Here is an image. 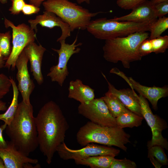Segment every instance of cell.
Here are the masks:
<instances>
[{"label": "cell", "mask_w": 168, "mask_h": 168, "mask_svg": "<svg viewBox=\"0 0 168 168\" xmlns=\"http://www.w3.org/2000/svg\"><path fill=\"white\" fill-rule=\"evenodd\" d=\"M119 75L127 82L132 89L135 90L139 95L148 99L155 110L157 109V103L159 100L168 96V87L166 86L162 87L155 86H147L141 85L131 77L127 78L121 72Z\"/></svg>", "instance_id": "cell-14"}, {"label": "cell", "mask_w": 168, "mask_h": 168, "mask_svg": "<svg viewBox=\"0 0 168 168\" xmlns=\"http://www.w3.org/2000/svg\"><path fill=\"white\" fill-rule=\"evenodd\" d=\"M40 10L39 7H37L32 4L26 3L21 12L25 15H29L37 13Z\"/></svg>", "instance_id": "cell-34"}, {"label": "cell", "mask_w": 168, "mask_h": 168, "mask_svg": "<svg viewBox=\"0 0 168 168\" xmlns=\"http://www.w3.org/2000/svg\"><path fill=\"white\" fill-rule=\"evenodd\" d=\"M116 118L117 126L121 128H132L141 125L143 119L140 116L128 110L124 112Z\"/></svg>", "instance_id": "cell-22"}, {"label": "cell", "mask_w": 168, "mask_h": 168, "mask_svg": "<svg viewBox=\"0 0 168 168\" xmlns=\"http://www.w3.org/2000/svg\"><path fill=\"white\" fill-rule=\"evenodd\" d=\"M146 0H117V5L125 10L132 9Z\"/></svg>", "instance_id": "cell-30"}, {"label": "cell", "mask_w": 168, "mask_h": 168, "mask_svg": "<svg viewBox=\"0 0 168 168\" xmlns=\"http://www.w3.org/2000/svg\"><path fill=\"white\" fill-rule=\"evenodd\" d=\"M12 36L10 31L0 33V54L7 60L12 51L11 45Z\"/></svg>", "instance_id": "cell-25"}, {"label": "cell", "mask_w": 168, "mask_h": 168, "mask_svg": "<svg viewBox=\"0 0 168 168\" xmlns=\"http://www.w3.org/2000/svg\"><path fill=\"white\" fill-rule=\"evenodd\" d=\"M0 168H5L4 162L2 159L0 157Z\"/></svg>", "instance_id": "cell-42"}, {"label": "cell", "mask_w": 168, "mask_h": 168, "mask_svg": "<svg viewBox=\"0 0 168 168\" xmlns=\"http://www.w3.org/2000/svg\"><path fill=\"white\" fill-rule=\"evenodd\" d=\"M6 28L12 30V44L11 53L6 60L4 67L14 70L16 61L25 48L29 43L34 42L36 33L30 26L24 23L16 26L11 21L5 18L4 21Z\"/></svg>", "instance_id": "cell-7"}, {"label": "cell", "mask_w": 168, "mask_h": 168, "mask_svg": "<svg viewBox=\"0 0 168 168\" xmlns=\"http://www.w3.org/2000/svg\"><path fill=\"white\" fill-rule=\"evenodd\" d=\"M68 97L81 104L87 103L94 99V90L89 86L84 84L79 79L71 81L68 88Z\"/></svg>", "instance_id": "cell-19"}, {"label": "cell", "mask_w": 168, "mask_h": 168, "mask_svg": "<svg viewBox=\"0 0 168 168\" xmlns=\"http://www.w3.org/2000/svg\"><path fill=\"white\" fill-rule=\"evenodd\" d=\"M42 4L45 11L54 13L68 24L71 32L77 29L86 30L92 17L103 12H90L68 0H47Z\"/></svg>", "instance_id": "cell-6"}, {"label": "cell", "mask_w": 168, "mask_h": 168, "mask_svg": "<svg viewBox=\"0 0 168 168\" xmlns=\"http://www.w3.org/2000/svg\"><path fill=\"white\" fill-rule=\"evenodd\" d=\"M78 113L91 122L105 126H117L116 118L110 114L103 99H94L89 102L81 104L78 107Z\"/></svg>", "instance_id": "cell-10"}, {"label": "cell", "mask_w": 168, "mask_h": 168, "mask_svg": "<svg viewBox=\"0 0 168 168\" xmlns=\"http://www.w3.org/2000/svg\"><path fill=\"white\" fill-rule=\"evenodd\" d=\"M12 5L9 11L10 14L13 15L19 14L26 4L24 0H11Z\"/></svg>", "instance_id": "cell-32"}, {"label": "cell", "mask_w": 168, "mask_h": 168, "mask_svg": "<svg viewBox=\"0 0 168 168\" xmlns=\"http://www.w3.org/2000/svg\"><path fill=\"white\" fill-rule=\"evenodd\" d=\"M101 98L106 104L110 114L114 118L128 110L117 97L108 91Z\"/></svg>", "instance_id": "cell-23"}, {"label": "cell", "mask_w": 168, "mask_h": 168, "mask_svg": "<svg viewBox=\"0 0 168 168\" xmlns=\"http://www.w3.org/2000/svg\"><path fill=\"white\" fill-rule=\"evenodd\" d=\"M137 166L135 163L129 159L124 158L118 159L114 158L110 168H136Z\"/></svg>", "instance_id": "cell-29"}, {"label": "cell", "mask_w": 168, "mask_h": 168, "mask_svg": "<svg viewBox=\"0 0 168 168\" xmlns=\"http://www.w3.org/2000/svg\"><path fill=\"white\" fill-rule=\"evenodd\" d=\"M149 36L147 31L138 32L105 40L103 47V57L111 63L121 62L124 68H129L131 62L141 60L142 57L139 52V46Z\"/></svg>", "instance_id": "cell-3"}, {"label": "cell", "mask_w": 168, "mask_h": 168, "mask_svg": "<svg viewBox=\"0 0 168 168\" xmlns=\"http://www.w3.org/2000/svg\"><path fill=\"white\" fill-rule=\"evenodd\" d=\"M35 121L38 147L50 164L57 148L64 142L69 124L59 105L52 100L41 108Z\"/></svg>", "instance_id": "cell-1"}, {"label": "cell", "mask_w": 168, "mask_h": 168, "mask_svg": "<svg viewBox=\"0 0 168 168\" xmlns=\"http://www.w3.org/2000/svg\"><path fill=\"white\" fill-rule=\"evenodd\" d=\"M12 88L13 96L12 102L6 112L0 114V120L3 121L4 124L1 127L5 129L7 125H9L12 121L17 110L18 105L19 91L15 80L10 77Z\"/></svg>", "instance_id": "cell-20"}, {"label": "cell", "mask_w": 168, "mask_h": 168, "mask_svg": "<svg viewBox=\"0 0 168 168\" xmlns=\"http://www.w3.org/2000/svg\"><path fill=\"white\" fill-rule=\"evenodd\" d=\"M102 74L108 84V91L117 97L128 110L142 117L138 95L134 90L128 88L117 90L108 81L106 76L102 73Z\"/></svg>", "instance_id": "cell-18"}, {"label": "cell", "mask_w": 168, "mask_h": 168, "mask_svg": "<svg viewBox=\"0 0 168 168\" xmlns=\"http://www.w3.org/2000/svg\"><path fill=\"white\" fill-rule=\"evenodd\" d=\"M153 5H155L160 3L168 1V0H151L150 1Z\"/></svg>", "instance_id": "cell-40"}, {"label": "cell", "mask_w": 168, "mask_h": 168, "mask_svg": "<svg viewBox=\"0 0 168 168\" xmlns=\"http://www.w3.org/2000/svg\"><path fill=\"white\" fill-rule=\"evenodd\" d=\"M47 0H29L30 4H33L35 6L40 7L42 3Z\"/></svg>", "instance_id": "cell-37"}, {"label": "cell", "mask_w": 168, "mask_h": 168, "mask_svg": "<svg viewBox=\"0 0 168 168\" xmlns=\"http://www.w3.org/2000/svg\"><path fill=\"white\" fill-rule=\"evenodd\" d=\"M152 47V52L156 54L165 52L168 48V36H160L155 38L150 39Z\"/></svg>", "instance_id": "cell-26"}, {"label": "cell", "mask_w": 168, "mask_h": 168, "mask_svg": "<svg viewBox=\"0 0 168 168\" xmlns=\"http://www.w3.org/2000/svg\"><path fill=\"white\" fill-rule=\"evenodd\" d=\"M155 157L162 165L168 164V160L163 148L158 145H155L148 148V156Z\"/></svg>", "instance_id": "cell-27"}, {"label": "cell", "mask_w": 168, "mask_h": 168, "mask_svg": "<svg viewBox=\"0 0 168 168\" xmlns=\"http://www.w3.org/2000/svg\"><path fill=\"white\" fill-rule=\"evenodd\" d=\"M148 157L150 159L151 162L156 168H160L162 166L161 163L154 157L149 156Z\"/></svg>", "instance_id": "cell-36"}, {"label": "cell", "mask_w": 168, "mask_h": 168, "mask_svg": "<svg viewBox=\"0 0 168 168\" xmlns=\"http://www.w3.org/2000/svg\"><path fill=\"white\" fill-rule=\"evenodd\" d=\"M7 109L6 103L0 100V111H6Z\"/></svg>", "instance_id": "cell-38"}, {"label": "cell", "mask_w": 168, "mask_h": 168, "mask_svg": "<svg viewBox=\"0 0 168 168\" xmlns=\"http://www.w3.org/2000/svg\"><path fill=\"white\" fill-rule=\"evenodd\" d=\"M156 20L135 22L101 18L91 21L86 29L96 38L105 40L136 32L150 31L151 26Z\"/></svg>", "instance_id": "cell-5"}, {"label": "cell", "mask_w": 168, "mask_h": 168, "mask_svg": "<svg viewBox=\"0 0 168 168\" xmlns=\"http://www.w3.org/2000/svg\"><path fill=\"white\" fill-rule=\"evenodd\" d=\"M157 18L154 5L150 1L146 0L132 9L129 14L113 19L119 21L142 22Z\"/></svg>", "instance_id": "cell-17"}, {"label": "cell", "mask_w": 168, "mask_h": 168, "mask_svg": "<svg viewBox=\"0 0 168 168\" xmlns=\"http://www.w3.org/2000/svg\"><path fill=\"white\" fill-rule=\"evenodd\" d=\"M11 86L10 77L3 73L0 74V100L9 92Z\"/></svg>", "instance_id": "cell-28"}, {"label": "cell", "mask_w": 168, "mask_h": 168, "mask_svg": "<svg viewBox=\"0 0 168 168\" xmlns=\"http://www.w3.org/2000/svg\"><path fill=\"white\" fill-rule=\"evenodd\" d=\"M77 2L79 4H81L83 2H85L88 4L90 3V0H76Z\"/></svg>", "instance_id": "cell-41"}, {"label": "cell", "mask_w": 168, "mask_h": 168, "mask_svg": "<svg viewBox=\"0 0 168 168\" xmlns=\"http://www.w3.org/2000/svg\"><path fill=\"white\" fill-rule=\"evenodd\" d=\"M6 60L0 54V69L4 67Z\"/></svg>", "instance_id": "cell-39"}, {"label": "cell", "mask_w": 168, "mask_h": 168, "mask_svg": "<svg viewBox=\"0 0 168 168\" xmlns=\"http://www.w3.org/2000/svg\"><path fill=\"white\" fill-rule=\"evenodd\" d=\"M157 18L164 16L168 13V1L154 5Z\"/></svg>", "instance_id": "cell-33"}, {"label": "cell", "mask_w": 168, "mask_h": 168, "mask_svg": "<svg viewBox=\"0 0 168 168\" xmlns=\"http://www.w3.org/2000/svg\"><path fill=\"white\" fill-rule=\"evenodd\" d=\"M4 129L1 126L0 127V148H5L7 146V141H6L2 135V131Z\"/></svg>", "instance_id": "cell-35"}, {"label": "cell", "mask_w": 168, "mask_h": 168, "mask_svg": "<svg viewBox=\"0 0 168 168\" xmlns=\"http://www.w3.org/2000/svg\"><path fill=\"white\" fill-rule=\"evenodd\" d=\"M114 157L109 155L92 156L74 160L77 165H85L91 168H110Z\"/></svg>", "instance_id": "cell-21"}, {"label": "cell", "mask_w": 168, "mask_h": 168, "mask_svg": "<svg viewBox=\"0 0 168 168\" xmlns=\"http://www.w3.org/2000/svg\"></svg>", "instance_id": "cell-44"}, {"label": "cell", "mask_w": 168, "mask_h": 168, "mask_svg": "<svg viewBox=\"0 0 168 168\" xmlns=\"http://www.w3.org/2000/svg\"><path fill=\"white\" fill-rule=\"evenodd\" d=\"M7 146L0 148V157L3 160L5 168H24L25 164H36L37 159L29 157L18 150L11 141H7Z\"/></svg>", "instance_id": "cell-15"}, {"label": "cell", "mask_w": 168, "mask_h": 168, "mask_svg": "<svg viewBox=\"0 0 168 168\" xmlns=\"http://www.w3.org/2000/svg\"><path fill=\"white\" fill-rule=\"evenodd\" d=\"M84 147L79 149H72L68 148L64 142L58 147L56 152L60 157L63 160H75L100 155H109L114 157L120 152L118 149L110 146L96 144L94 143H89Z\"/></svg>", "instance_id": "cell-9"}, {"label": "cell", "mask_w": 168, "mask_h": 168, "mask_svg": "<svg viewBox=\"0 0 168 168\" xmlns=\"http://www.w3.org/2000/svg\"><path fill=\"white\" fill-rule=\"evenodd\" d=\"M130 135L117 126H100L88 121L81 127L76 134V139L81 146L91 143L108 146L118 147L126 152L125 145L130 142Z\"/></svg>", "instance_id": "cell-4"}, {"label": "cell", "mask_w": 168, "mask_h": 168, "mask_svg": "<svg viewBox=\"0 0 168 168\" xmlns=\"http://www.w3.org/2000/svg\"><path fill=\"white\" fill-rule=\"evenodd\" d=\"M6 133L17 149L26 156L38 147L37 133L31 103L18 104L13 119L7 126Z\"/></svg>", "instance_id": "cell-2"}, {"label": "cell", "mask_w": 168, "mask_h": 168, "mask_svg": "<svg viewBox=\"0 0 168 168\" xmlns=\"http://www.w3.org/2000/svg\"><path fill=\"white\" fill-rule=\"evenodd\" d=\"M30 64V70L34 79L39 85L44 82L41 71L42 60L46 49L40 44L34 42L29 43L24 49Z\"/></svg>", "instance_id": "cell-16"}, {"label": "cell", "mask_w": 168, "mask_h": 168, "mask_svg": "<svg viewBox=\"0 0 168 168\" xmlns=\"http://www.w3.org/2000/svg\"><path fill=\"white\" fill-rule=\"evenodd\" d=\"M28 22L30 27L36 33L37 31V26L38 24L40 25L43 27L50 29L55 27H59L61 30L62 33L60 37L58 39L57 42L65 40L67 38L70 36L71 31L68 24L51 12L45 11L42 14L37 16L34 19L29 20Z\"/></svg>", "instance_id": "cell-13"}, {"label": "cell", "mask_w": 168, "mask_h": 168, "mask_svg": "<svg viewBox=\"0 0 168 168\" xmlns=\"http://www.w3.org/2000/svg\"><path fill=\"white\" fill-rule=\"evenodd\" d=\"M138 51L142 57L152 52V44L150 39H146L140 43L138 48Z\"/></svg>", "instance_id": "cell-31"}, {"label": "cell", "mask_w": 168, "mask_h": 168, "mask_svg": "<svg viewBox=\"0 0 168 168\" xmlns=\"http://www.w3.org/2000/svg\"><path fill=\"white\" fill-rule=\"evenodd\" d=\"M28 61L29 59L23 50L15 63V67L17 69L16 77L18 81V89L22 97V101L27 104L30 103V96L35 87L34 83L28 71Z\"/></svg>", "instance_id": "cell-12"}, {"label": "cell", "mask_w": 168, "mask_h": 168, "mask_svg": "<svg viewBox=\"0 0 168 168\" xmlns=\"http://www.w3.org/2000/svg\"><path fill=\"white\" fill-rule=\"evenodd\" d=\"M168 28V18L165 16L157 19L151 26L149 39H152L160 36Z\"/></svg>", "instance_id": "cell-24"}, {"label": "cell", "mask_w": 168, "mask_h": 168, "mask_svg": "<svg viewBox=\"0 0 168 168\" xmlns=\"http://www.w3.org/2000/svg\"><path fill=\"white\" fill-rule=\"evenodd\" d=\"M7 0H0V2L2 4H5L7 3Z\"/></svg>", "instance_id": "cell-43"}, {"label": "cell", "mask_w": 168, "mask_h": 168, "mask_svg": "<svg viewBox=\"0 0 168 168\" xmlns=\"http://www.w3.org/2000/svg\"><path fill=\"white\" fill-rule=\"evenodd\" d=\"M138 98L141 106L142 117L146 120L152 132V140L147 143L148 148L154 145H158L168 150L167 140L163 137L162 134V131L167 128V123L158 116L153 113L146 99L140 95L138 96Z\"/></svg>", "instance_id": "cell-11"}, {"label": "cell", "mask_w": 168, "mask_h": 168, "mask_svg": "<svg viewBox=\"0 0 168 168\" xmlns=\"http://www.w3.org/2000/svg\"><path fill=\"white\" fill-rule=\"evenodd\" d=\"M77 40V36L70 44L66 43L65 40H61L59 41L61 45L59 49H52L58 54V62L57 65L50 68L47 76L50 78L52 82H57L61 86H62L69 74L67 65L69 59L73 54L79 53L81 50L78 47L82 45V43L76 44Z\"/></svg>", "instance_id": "cell-8"}]
</instances>
